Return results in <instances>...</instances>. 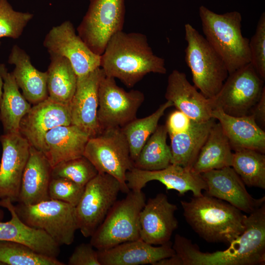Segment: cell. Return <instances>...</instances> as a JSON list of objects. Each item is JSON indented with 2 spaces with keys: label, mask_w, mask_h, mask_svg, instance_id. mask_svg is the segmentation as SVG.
I'll return each mask as SVG.
<instances>
[{
  "label": "cell",
  "mask_w": 265,
  "mask_h": 265,
  "mask_svg": "<svg viewBox=\"0 0 265 265\" xmlns=\"http://www.w3.org/2000/svg\"><path fill=\"white\" fill-rule=\"evenodd\" d=\"M172 247L175 254L170 257L171 265H265V203L247 216L244 231L224 250L203 252L179 234Z\"/></svg>",
  "instance_id": "1"
},
{
  "label": "cell",
  "mask_w": 265,
  "mask_h": 265,
  "mask_svg": "<svg viewBox=\"0 0 265 265\" xmlns=\"http://www.w3.org/2000/svg\"><path fill=\"white\" fill-rule=\"evenodd\" d=\"M100 67L107 77L133 87L147 74H165L164 59L155 55L146 36L123 30L113 35L101 55Z\"/></svg>",
  "instance_id": "2"
},
{
  "label": "cell",
  "mask_w": 265,
  "mask_h": 265,
  "mask_svg": "<svg viewBox=\"0 0 265 265\" xmlns=\"http://www.w3.org/2000/svg\"><path fill=\"white\" fill-rule=\"evenodd\" d=\"M180 203L186 222L208 242L229 245L245 229L247 215L224 201L203 194Z\"/></svg>",
  "instance_id": "3"
},
{
  "label": "cell",
  "mask_w": 265,
  "mask_h": 265,
  "mask_svg": "<svg viewBox=\"0 0 265 265\" xmlns=\"http://www.w3.org/2000/svg\"><path fill=\"white\" fill-rule=\"evenodd\" d=\"M199 16L205 38L222 59L229 74L250 63L249 39L242 35L240 13L217 14L201 6Z\"/></svg>",
  "instance_id": "4"
},
{
  "label": "cell",
  "mask_w": 265,
  "mask_h": 265,
  "mask_svg": "<svg viewBox=\"0 0 265 265\" xmlns=\"http://www.w3.org/2000/svg\"><path fill=\"white\" fill-rule=\"evenodd\" d=\"M146 203L142 190H130L124 199L116 201L102 223L90 237L97 250L140 238L139 214Z\"/></svg>",
  "instance_id": "5"
},
{
  "label": "cell",
  "mask_w": 265,
  "mask_h": 265,
  "mask_svg": "<svg viewBox=\"0 0 265 265\" xmlns=\"http://www.w3.org/2000/svg\"><path fill=\"white\" fill-rule=\"evenodd\" d=\"M187 42L185 59L194 85L206 98L219 91L229 73L222 59L206 38L189 23L185 25Z\"/></svg>",
  "instance_id": "6"
},
{
  "label": "cell",
  "mask_w": 265,
  "mask_h": 265,
  "mask_svg": "<svg viewBox=\"0 0 265 265\" xmlns=\"http://www.w3.org/2000/svg\"><path fill=\"white\" fill-rule=\"evenodd\" d=\"M83 156L92 163L98 173H106L118 180L121 191L127 193L130 190L126 183V173L133 168V162L121 128H106L90 137Z\"/></svg>",
  "instance_id": "7"
},
{
  "label": "cell",
  "mask_w": 265,
  "mask_h": 265,
  "mask_svg": "<svg viewBox=\"0 0 265 265\" xmlns=\"http://www.w3.org/2000/svg\"><path fill=\"white\" fill-rule=\"evenodd\" d=\"M14 209L25 224L43 230L60 246L73 242L78 229L74 206L50 199L33 205L18 203Z\"/></svg>",
  "instance_id": "8"
},
{
  "label": "cell",
  "mask_w": 265,
  "mask_h": 265,
  "mask_svg": "<svg viewBox=\"0 0 265 265\" xmlns=\"http://www.w3.org/2000/svg\"><path fill=\"white\" fill-rule=\"evenodd\" d=\"M264 81L249 63L228 75L218 93L210 99L212 109L234 116L249 115L265 90Z\"/></svg>",
  "instance_id": "9"
},
{
  "label": "cell",
  "mask_w": 265,
  "mask_h": 265,
  "mask_svg": "<svg viewBox=\"0 0 265 265\" xmlns=\"http://www.w3.org/2000/svg\"><path fill=\"white\" fill-rule=\"evenodd\" d=\"M124 0H90L77 27L78 34L95 54L101 55L111 37L123 30Z\"/></svg>",
  "instance_id": "10"
},
{
  "label": "cell",
  "mask_w": 265,
  "mask_h": 265,
  "mask_svg": "<svg viewBox=\"0 0 265 265\" xmlns=\"http://www.w3.org/2000/svg\"><path fill=\"white\" fill-rule=\"evenodd\" d=\"M121 191L120 182L106 173H98L85 186L75 207L78 229L90 237L104 220Z\"/></svg>",
  "instance_id": "11"
},
{
  "label": "cell",
  "mask_w": 265,
  "mask_h": 265,
  "mask_svg": "<svg viewBox=\"0 0 265 265\" xmlns=\"http://www.w3.org/2000/svg\"><path fill=\"white\" fill-rule=\"evenodd\" d=\"M98 97L97 117L102 131L122 128L136 118L137 111L145 100L141 91H126L116 84L114 78L105 75L99 83Z\"/></svg>",
  "instance_id": "12"
},
{
  "label": "cell",
  "mask_w": 265,
  "mask_h": 265,
  "mask_svg": "<svg viewBox=\"0 0 265 265\" xmlns=\"http://www.w3.org/2000/svg\"><path fill=\"white\" fill-rule=\"evenodd\" d=\"M43 45L50 55L66 58L77 77L84 76L100 67L101 55L94 53L76 33L73 24L65 21L54 26L46 34Z\"/></svg>",
  "instance_id": "13"
},
{
  "label": "cell",
  "mask_w": 265,
  "mask_h": 265,
  "mask_svg": "<svg viewBox=\"0 0 265 265\" xmlns=\"http://www.w3.org/2000/svg\"><path fill=\"white\" fill-rule=\"evenodd\" d=\"M71 124L70 105L55 102L49 97L31 106L22 119L19 132L26 138L30 146L46 152V134L60 126Z\"/></svg>",
  "instance_id": "14"
},
{
  "label": "cell",
  "mask_w": 265,
  "mask_h": 265,
  "mask_svg": "<svg viewBox=\"0 0 265 265\" xmlns=\"http://www.w3.org/2000/svg\"><path fill=\"white\" fill-rule=\"evenodd\" d=\"M2 155L0 163V199L18 202L23 174L30 145L20 132L0 136Z\"/></svg>",
  "instance_id": "15"
},
{
  "label": "cell",
  "mask_w": 265,
  "mask_h": 265,
  "mask_svg": "<svg viewBox=\"0 0 265 265\" xmlns=\"http://www.w3.org/2000/svg\"><path fill=\"white\" fill-rule=\"evenodd\" d=\"M105 75L99 67L77 79L75 93L70 103L71 124L79 127L90 137L100 134L97 112L99 106L98 89Z\"/></svg>",
  "instance_id": "16"
},
{
  "label": "cell",
  "mask_w": 265,
  "mask_h": 265,
  "mask_svg": "<svg viewBox=\"0 0 265 265\" xmlns=\"http://www.w3.org/2000/svg\"><path fill=\"white\" fill-rule=\"evenodd\" d=\"M157 181L162 184L167 190H175L180 195L188 191L193 196L203 195L207 189V185L202 176L191 169L178 165L171 164L163 169L146 171L132 168L126 173V183L131 190H142L147 183Z\"/></svg>",
  "instance_id": "17"
},
{
  "label": "cell",
  "mask_w": 265,
  "mask_h": 265,
  "mask_svg": "<svg viewBox=\"0 0 265 265\" xmlns=\"http://www.w3.org/2000/svg\"><path fill=\"white\" fill-rule=\"evenodd\" d=\"M177 209L164 193L149 198L139 214L140 238L152 245H160L170 241L178 226L175 216Z\"/></svg>",
  "instance_id": "18"
},
{
  "label": "cell",
  "mask_w": 265,
  "mask_h": 265,
  "mask_svg": "<svg viewBox=\"0 0 265 265\" xmlns=\"http://www.w3.org/2000/svg\"><path fill=\"white\" fill-rule=\"evenodd\" d=\"M207 185L206 195L224 201L248 214L265 203V196L253 198L231 166L201 174Z\"/></svg>",
  "instance_id": "19"
},
{
  "label": "cell",
  "mask_w": 265,
  "mask_h": 265,
  "mask_svg": "<svg viewBox=\"0 0 265 265\" xmlns=\"http://www.w3.org/2000/svg\"><path fill=\"white\" fill-rule=\"evenodd\" d=\"M165 98L191 120L201 122L212 118L211 99L188 81L185 73L176 69L168 77Z\"/></svg>",
  "instance_id": "20"
},
{
  "label": "cell",
  "mask_w": 265,
  "mask_h": 265,
  "mask_svg": "<svg viewBox=\"0 0 265 265\" xmlns=\"http://www.w3.org/2000/svg\"><path fill=\"white\" fill-rule=\"evenodd\" d=\"M97 251L101 265H154L175 254L170 241L154 246L140 238Z\"/></svg>",
  "instance_id": "21"
},
{
  "label": "cell",
  "mask_w": 265,
  "mask_h": 265,
  "mask_svg": "<svg viewBox=\"0 0 265 265\" xmlns=\"http://www.w3.org/2000/svg\"><path fill=\"white\" fill-rule=\"evenodd\" d=\"M212 117L218 121L234 151L254 150L265 153V132L251 115L234 116L220 108L212 111Z\"/></svg>",
  "instance_id": "22"
},
{
  "label": "cell",
  "mask_w": 265,
  "mask_h": 265,
  "mask_svg": "<svg viewBox=\"0 0 265 265\" xmlns=\"http://www.w3.org/2000/svg\"><path fill=\"white\" fill-rule=\"evenodd\" d=\"M52 167L45 155L30 146L23 174L18 202L33 205L50 199L48 188Z\"/></svg>",
  "instance_id": "23"
},
{
  "label": "cell",
  "mask_w": 265,
  "mask_h": 265,
  "mask_svg": "<svg viewBox=\"0 0 265 265\" xmlns=\"http://www.w3.org/2000/svg\"><path fill=\"white\" fill-rule=\"evenodd\" d=\"M8 62L14 65L12 74L23 95L30 104L36 105L48 97L47 71L37 70L24 50L17 45H13Z\"/></svg>",
  "instance_id": "24"
},
{
  "label": "cell",
  "mask_w": 265,
  "mask_h": 265,
  "mask_svg": "<svg viewBox=\"0 0 265 265\" xmlns=\"http://www.w3.org/2000/svg\"><path fill=\"white\" fill-rule=\"evenodd\" d=\"M89 136L74 125L60 126L45 135V154L53 168L58 163L83 156Z\"/></svg>",
  "instance_id": "25"
},
{
  "label": "cell",
  "mask_w": 265,
  "mask_h": 265,
  "mask_svg": "<svg viewBox=\"0 0 265 265\" xmlns=\"http://www.w3.org/2000/svg\"><path fill=\"white\" fill-rule=\"evenodd\" d=\"M215 120L213 118L201 122L191 120L187 130L169 136L171 164L191 169Z\"/></svg>",
  "instance_id": "26"
},
{
  "label": "cell",
  "mask_w": 265,
  "mask_h": 265,
  "mask_svg": "<svg viewBox=\"0 0 265 265\" xmlns=\"http://www.w3.org/2000/svg\"><path fill=\"white\" fill-rule=\"evenodd\" d=\"M0 73L3 81L0 120L4 133L19 132L21 120L31 106L20 93L12 73L3 64H0Z\"/></svg>",
  "instance_id": "27"
},
{
  "label": "cell",
  "mask_w": 265,
  "mask_h": 265,
  "mask_svg": "<svg viewBox=\"0 0 265 265\" xmlns=\"http://www.w3.org/2000/svg\"><path fill=\"white\" fill-rule=\"evenodd\" d=\"M233 152L221 126L215 123L191 168L196 173L231 166Z\"/></svg>",
  "instance_id": "28"
},
{
  "label": "cell",
  "mask_w": 265,
  "mask_h": 265,
  "mask_svg": "<svg viewBox=\"0 0 265 265\" xmlns=\"http://www.w3.org/2000/svg\"><path fill=\"white\" fill-rule=\"evenodd\" d=\"M50 55L51 61L47 71L48 97L55 102L70 105L76 90L78 77L66 58Z\"/></svg>",
  "instance_id": "29"
},
{
  "label": "cell",
  "mask_w": 265,
  "mask_h": 265,
  "mask_svg": "<svg viewBox=\"0 0 265 265\" xmlns=\"http://www.w3.org/2000/svg\"><path fill=\"white\" fill-rule=\"evenodd\" d=\"M167 135L165 125H158L133 161V167L155 171L163 169L171 164V153L166 141Z\"/></svg>",
  "instance_id": "30"
},
{
  "label": "cell",
  "mask_w": 265,
  "mask_h": 265,
  "mask_svg": "<svg viewBox=\"0 0 265 265\" xmlns=\"http://www.w3.org/2000/svg\"><path fill=\"white\" fill-rule=\"evenodd\" d=\"M173 106L171 102L167 101L150 115L142 118H136L121 128L128 143L130 157L133 162L148 138L156 130L159 120L165 111Z\"/></svg>",
  "instance_id": "31"
},
{
  "label": "cell",
  "mask_w": 265,
  "mask_h": 265,
  "mask_svg": "<svg viewBox=\"0 0 265 265\" xmlns=\"http://www.w3.org/2000/svg\"><path fill=\"white\" fill-rule=\"evenodd\" d=\"M231 167L245 185L265 189V156L251 149L234 151Z\"/></svg>",
  "instance_id": "32"
},
{
  "label": "cell",
  "mask_w": 265,
  "mask_h": 265,
  "mask_svg": "<svg viewBox=\"0 0 265 265\" xmlns=\"http://www.w3.org/2000/svg\"><path fill=\"white\" fill-rule=\"evenodd\" d=\"M64 265L57 258L37 253L23 244L0 240V265Z\"/></svg>",
  "instance_id": "33"
},
{
  "label": "cell",
  "mask_w": 265,
  "mask_h": 265,
  "mask_svg": "<svg viewBox=\"0 0 265 265\" xmlns=\"http://www.w3.org/2000/svg\"><path fill=\"white\" fill-rule=\"evenodd\" d=\"M98 174L92 163L82 156L56 164L52 168V178H65L85 186Z\"/></svg>",
  "instance_id": "34"
},
{
  "label": "cell",
  "mask_w": 265,
  "mask_h": 265,
  "mask_svg": "<svg viewBox=\"0 0 265 265\" xmlns=\"http://www.w3.org/2000/svg\"><path fill=\"white\" fill-rule=\"evenodd\" d=\"M33 14L15 10L7 0H0V38L18 39Z\"/></svg>",
  "instance_id": "35"
},
{
  "label": "cell",
  "mask_w": 265,
  "mask_h": 265,
  "mask_svg": "<svg viewBox=\"0 0 265 265\" xmlns=\"http://www.w3.org/2000/svg\"><path fill=\"white\" fill-rule=\"evenodd\" d=\"M250 63L265 80V14L263 13L258 22L256 30L249 41Z\"/></svg>",
  "instance_id": "36"
},
{
  "label": "cell",
  "mask_w": 265,
  "mask_h": 265,
  "mask_svg": "<svg viewBox=\"0 0 265 265\" xmlns=\"http://www.w3.org/2000/svg\"><path fill=\"white\" fill-rule=\"evenodd\" d=\"M85 186L63 178H52L48 188L50 199L69 203L76 207L83 193Z\"/></svg>",
  "instance_id": "37"
},
{
  "label": "cell",
  "mask_w": 265,
  "mask_h": 265,
  "mask_svg": "<svg viewBox=\"0 0 265 265\" xmlns=\"http://www.w3.org/2000/svg\"><path fill=\"white\" fill-rule=\"evenodd\" d=\"M90 243H82L77 246L69 257V265H101L98 251Z\"/></svg>",
  "instance_id": "38"
},
{
  "label": "cell",
  "mask_w": 265,
  "mask_h": 265,
  "mask_svg": "<svg viewBox=\"0 0 265 265\" xmlns=\"http://www.w3.org/2000/svg\"><path fill=\"white\" fill-rule=\"evenodd\" d=\"M191 120L184 113L178 109L172 111L168 116L165 123L168 134L182 132L189 127Z\"/></svg>",
  "instance_id": "39"
},
{
  "label": "cell",
  "mask_w": 265,
  "mask_h": 265,
  "mask_svg": "<svg viewBox=\"0 0 265 265\" xmlns=\"http://www.w3.org/2000/svg\"><path fill=\"white\" fill-rule=\"evenodd\" d=\"M249 115L253 116L255 121L263 129L265 126V90L259 100L252 109Z\"/></svg>",
  "instance_id": "40"
},
{
  "label": "cell",
  "mask_w": 265,
  "mask_h": 265,
  "mask_svg": "<svg viewBox=\"0 0 265 265\" xmlns=\"http://www.w3.org/2000/svg\"><path fill=\"white\" fill-rule=\"evenodd\" d=\"M0 44H1V42L0 41ZM3 84V80L0 73V103L1 99L2 97V94Z\"/></svg>",
  "instance_id": "41"
},
{
  "label": "cell",
  "mask_w": 265,
  "mask_h": 265,
  "mask_svg": "<svg viewBox=\"0 0 265 265\" xmlns=\"http://www.w3.org/2000/svg\"><path fill=\"white\" fill-rule=\"evenodd\" d=\"M4 217V212L2 209L0 208V220H1Z\"/></svg>",
  "instance_id": "42"
}]
</instances>
